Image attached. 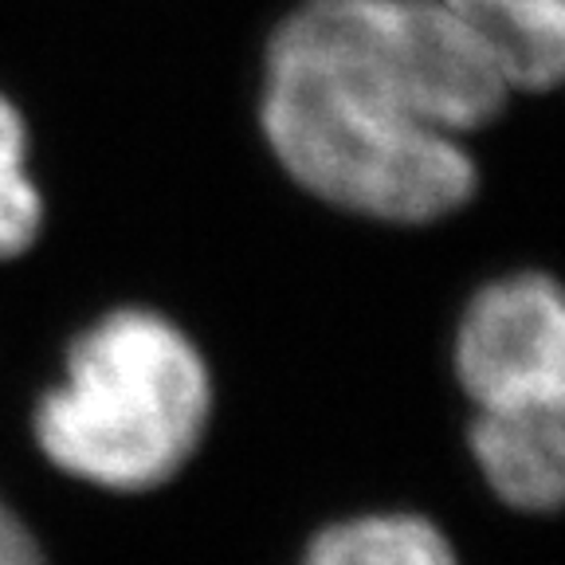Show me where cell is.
Here are the masks:
<instances>
[{
	"label": "cell",
	"mask_w": 565,
	"mask_h": 565,
	"mask_svg": "<svg viewBox=\"0 0 565 565\" xmlns=\"http://www.w3.org/2000/svg\"><path fill=\"white\" fill-rule=\"evenodd\" d=\"M212 413L209 365L173 322L115 310L71 345L67 385L35 413L55 468L115 491H146L185 468Z\"/></svg>",
	"instance_id": "cell-2"
},
{
	"label": "cell",
	"mask_w": 565,
	"mask_h": 565,
	"mask_svg": "<svg viewBox=\"0 0 565 565\" xmlns=\"http://www.w3.org/2000/svg\"><path fill=\"white\" fill-rule=\"evenodd\" d=\"M514 95L565 90V0H444Z\"/></svg>",
	"instance_id": "cell-4"
},
{
	"label": "cell",
	"mask_w": 565,
	"mask_h": 565,
	"mask_svg": "<svg viewBox=\"0 0 565 565\" xmlns=\"http://www.w3.org/2000/svg\"><path fill=\"white\" fill-rule=\"evenodd\" d=\"M299 565H463V554L433 514L388 507L322 526Z\"/></svg>",
	"instance_id": "cell-5"
},
{
	"label": "cell",
	"mask_w": 565,
	"mask_h": 565,
	"mask_svg": "<svg viewBox=\"0 0 565 565\" xmlns=\"http://www.w3.org/2000/svg\"><path fill=\"white\" fill-rule=\"evenodd\" d=\"M0 565H44V554L35 546L32 530L12 514L4 499H0Z\"/></svg>",
	"instance_id": "cell-7"
},
{
	"label": "cell",
	"mask_w": 565,
	"mask_h": 565,
	"mask_svg": "<svg viewBox=\"0 0 565 565\" xmlns=\"http://www.w3.org/2000/svg\"><path fill=\"white\" fill-rule=\"evenodd\" d=\"M40 193L28 177V130L20 110L0 95V259L20 256L40 232Z\"/></svg>",
	"instance_id": "cell-6"
},
{
	"label": "cell",
	"mask_w": 565,
	"mask_h": 565,
	"mask_svg": "<svg viewBox=\"0 0 565 565\" xmlns=\"http://www.w3.org/2000/svg\"><path fill=\"white\" fill-rule=\"evenodd\" d=\"M514 90L444 0H299L267 40L259 130L315 201L433 228L479 196Z\"/></svg>",
	"instance_id": "cell-1"
},
{
	"label": "cell",
	"mask_w": 565,
	"mask_h": 565,
	"mask_svg": "<svg viewBox=\"0 0 565 565\" xmlns=\"http://www.w3.org/2000/svg\"><path fill=\"white\" fill-rule=\"evenodd\" d=\"M468 451L514 514H565V279L519 267L479 282L451 327Z\"/></svg>",
	"instance_id": "cell-3"
}]
</instances>
